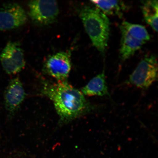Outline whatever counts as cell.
Instances as JSON below:
<instances>
[{"mask_svg": "<svg viewBox=\"0 0 158 158\" xmlns=\"http://www.w3.org/2000/svg\"><path fill=\"white\" fill-rule=\"evenodd\" d=\"M42 93L52 101L62 123L94 111L96 109L86 100L81 92L66 81L45 85Z\"/></svg>", "mask_w": 158, "mask_h": 158, "instance_id": "6da1fadb", "label": "cell"}, {"mask_svg": "<svg viewBox=\"0 0 158 158\" xmlns=\"http://www.w3.org/2000/svg\"><path fill=\"white\" fill-rule=\"evenodd\" d=\"M79 16L92 44L101 52L107 47L110 23L107 15L96 7L85 6L81 9Z\"/></svg>", "mask_w": 158, "mask_h": 158, "instance_id": "7a4b0ae2", "label": "cell"}, {"mask_svg": "<svg viewBox=\"0 0 158 158\" xmlns=\"http://www.w3.org/2000/svg\"><path fill=\"white\" fill-rule=\"evenodd\" d=\"M157 57L151 55L146 56L130 75L128 83L138 88L147 89L157 80Z\"/></svg>", "mask_w": 158, "mask_h": 158, "instance_id": "3957f363", "label": "cell"}, {"mask_svg": "<svg viewBox=\"0 0 158 158\" xmlns=\"http://www.w3.org/2000/svg\"><path fill=\"white\" fill-rule=\"evenodd\" d=\"M30 17L33 22L40 25H47L56 21L59 11L55 1H32L28 4Z\"/></svg>", "mask_w": 158, "mask_h": 158, "instance_id": "277c9868", "label": "cell"}, {"mask_svg": "<svg viewBox=\"0 0 158 158\" xmlns=\"http://www.w3.org/2000/svg\"><path fill=\"white\" fill-rule=\"evenodd\" d=\"M2 66L7 74H15L21 72L25 66L24 53L18 43L10 41L0 54Z\"/></svg>", "mask_w": 158, "mask_h": 158, "instance_id": "5b68a950", "label": "cell"}, {"mask_svg": "<svg viewBox=\"0 0 158 158\" xmlns=\"http://www.w3.org/2000/svg\"><path fill=\"white\" fill-rule=\"evenodd\" d=\"M27 16L24 9L16 3H6L0 7V30L18 28L25 24Z\"/></svg>", "mask_w": 158, "mask_h": 158, "instance_id": "8992f818", "label": "cell"}, {"mask_svg": "<svg viewBox=\"0 0 158 158\" xmlns=\"http://www.w3.org/2000/svg\"><path fill=\"white\" fill-rule=\"evenodd\" d=\"M70 52L61 51L50 56L45 63V71L58 81H66L72 68Z\"/></svg>", "mask_w": 158, "mask_h": 158, "instance_id": "52a82bcc", "label": "cell"}, {"mask_svg": "<svg viewBox=\"0 0 158 158\" xmlns=\"http://www.w3.org/2000/svg\"><path fill=\"white\" fill-rule=\"evenodd\" d=\"M22 83L19 78L12 79L4 93L5 106L10 117L14 115L25 97Z\"/></svg>", "mask_w": 158, "mask_h": 158, "instance_id": "ba28073f", "label": "cell"}, {"mask_svg": "<svg viewBox=\"0 0 158 158\" xmlns=\"http://www.w3.org/2000/svg\"><path fill=\"white\" fill-rule=\"evenodd\" d=\"M81 92L84 95L88 96H110L104 72L92 78L82 88Z\"/></svg>", "mask_w": 158, "mask_h": 158, "instance_id": "9c48e42d", "label": "cell"}, {"mask_svg": "<svg viewBox=\"0 0 158 158\" xmlns=\"http://www.w3.org/2000/svg\"><path fill=\"white\" fill-rule=\"evenodd\" d=\"M121 34L120 56L122 60H125L133 56L145 43L125 33L121 32Z\"/></svg>", "mask_w": 158, "mask_h": 158, "instance_id": "30bf717a", "label": "cell"}, {"mask_svg": "<svg viewBox=\"0 0 158 158\" xmlns=\"http://www.w3.org/2000/svg\"><path fill=\"white\" fill-rule=\"evenodd\" d=\"M144 20L157 32L158 30V3L157 1L150 0L143 2L141 6Z\"/></svg>", "mask_w": 158, "mask_h": 158, "instance_id": "8fae6325", "label": "cell"}, {"mask_svg": "<svg viewBox=\"0 0 158 158\" xmlns=\"http://www.w3.org/2000/svg\"><path fill=\"white\" fill-rule=\"evenodd\" d=\"M120 29L121 32L125 33L145 43L151 39L147 29L143 25L124 21L120 25Z\"/></svg>", "mask_w": 158, "mask_h": 158, "instance_id": "7c38bea8", "label": "cell"}, {"mask_svg": "<svg viewBox=\"0 0 158 158\" xmlns=\"http://www.w3.org/2000/svg\"><path fill=\"white\" fill-rule=\"evenodd\" d=\"M91 2L106 15H121L126 8V6L121 1H92Z\"/></svg>", "mask_w": 158, "mask_h": 158, "instance_id": "4fadbf2b", "label": "cell"}]
</instances>
